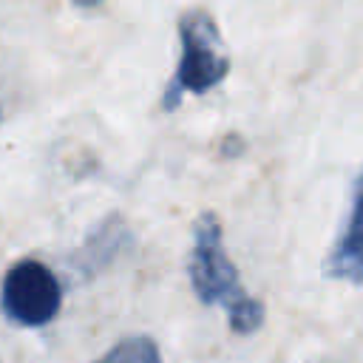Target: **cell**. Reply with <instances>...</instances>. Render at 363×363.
Wrapping results in <instances>:
<instances>
[{"label":"cell","mask_w":363,"mask_h":363,"mask_svg":"<svg viewBox=\"0 0 363 363\" xmlns=\"http://www.w3.org/2000/svg\"><path fill=\"white\" fill-rule=\"evenodd\" d=\"M71 3H77V6H82V9H94V6H99L102 0H71Z\"/></svg>","instance_id":"cell-6"},{"label":"cell","mask_w":363,"mask_h":363,"mask_svg":"<svg viewBox=\"0 0 363 363\" xmlns=\"http://www.w3.org/2000/svg\"><path fill=\"white\" fill-rule=\"evenodd\" d=\"M323 272L335 281L363 284V176L354 182L349 218L326 255Z\"/></svg>","instance_id":"cell-4"},{"label":"cell","mask_w":363,"mask_h":363,"mask_svg":"<svg viewBox=\"0 0 363 363\" xmlns=\"http://www.w3.org/2000/svg\"><path fill=\"white\" fill-rule=\"evenodd\" d=\"M94 363H162V352H159L156 340L136 335V337L119 340Z\"/></svg>","instance_id":"cell-5"},{"label":"cell","mask_w":363,"mask_h":363,"mask_svg":"<svg viewBox=\"0 0 363 363\" xmlns=\"http://www.w3.org/2000/svg\"><path fill=\"white\" fill-rule=\"evenodd\" d=\"M187 275L196 298L204 306H221L235 335H252L264 326V303L244 289L238 269L224 250L221 221L210 210L196 218Z\"/></svg>","instance_id":"cell-1"},{"label":"cell","mask_w":363,"mask_h":363,"mask_svg":"<svg viewBox=\"0 0 363 363\" xmlns=\"http://www.w3.org/2000/svg\"><path fill=\"white\" fill-rule=\"evenodd\" d=\"M62 306V286L57 275L37 258H20L9 267L0 286L3 315L23 329L45 326Z\"/></svg>","instance_id":"cell-3"},{"label":"cell","mask_w":363,"mask_h":363,"mask_svg":"<svg viewBox=\"0 0 363 363\" xmlns=\"http://www.w3.org/2000/svg\"><path fill=\"white\" fill-rule=\"evenodd\" d=\"M0 116H3V113H0Z\"/></svg>","instance_id":"cell-7"},{"label":"cell","mask_w":363,"mask_h":363,"mask_svg":"<svg viewBox=\"0 0 363 363\" xmlns=\"http://www.w3.org/2000/svg\"><path fill=\"white\" fill-rule=\"evenodd\" d=\"M179 43L182 57L162 96L164 111L179 108L184 94H207L230 74V57L207 11L190 9L179 17Z\"/></svg>","instance_id":"cell-2"}]
</instances>
